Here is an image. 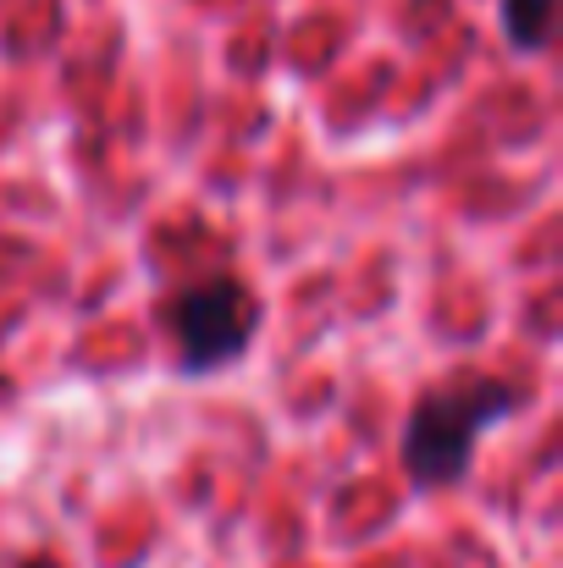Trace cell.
<instances>
[{
	"label": "cell",
	"mask_w": 563,
	"mask_h": 568,
	"mask_svg": "<svg viewBox=\"0 0 563 568\" xmlns=\"http://www.w3.org/2000/svg\"><path fill=\"white\" fill-rule=\"evenodd\" d=\"M520 408V392L497 376H459L414 397L403 419V475L420 491H448L470 475V458L492 425Z\"/></svg>",
	"instance_id": "6da1fadb"
},
{
	"label": "cell",
	"mask_w": 563,
	"mask_h": 568,
	"mask_svg": "<svg viewBox=\"0 0 563 568\" xmlns=\"http://www.w3.org/2000/svg\"><path fill=\"white\" fill-rule=\"evenodd\" d=\"M161 326L183 376H215L249 354L260 332V298L238 276H204L161 304Z\"/></svg>",
	"instance_id": "7a4b0ae2"
},
{
	"label": "cell",
	"mask_w": 563,
	"mask_h": 568,
	"mask_svg": "<svg viewBox=\"0 0 563 568\" xmlns=\"http://www.w3.org/2000/svg\"><path fill=\"white\" fill-rule=\"evenodd\" d=\"M503 33L514 50H547L553 39V0H503Z\"/></svg>",
	"instance_id": "3957f363"
},
{
	"label": "cell",
	"mask_w": 563,
	"mask_h": 568,
	"mask_svg": "<svg viewBox=\"0 0 563 568\" xmlns=\"http://www.w3.org/2000/svg\"><path fill=\"white\" fill-rule=\"evenodd\" d=\"M17 568H61V564H56V558H22Z\"/></svg>",
	"instance_id": "277c9868"
}]
</instances>
